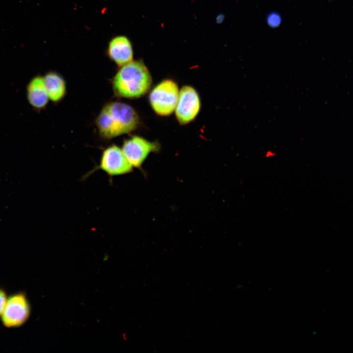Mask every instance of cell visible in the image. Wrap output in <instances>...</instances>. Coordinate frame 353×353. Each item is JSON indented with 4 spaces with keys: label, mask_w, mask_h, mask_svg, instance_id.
<instances>
[{
    "label": "cell",
    "mask_w": 353,
    "mask_h": 353,
    "mask_svg": "<svg viewBox=\"0 0 353 353\" xmlns=\"http://www.w3.org/2000/svg\"><path fill=\"white\" fill-rule=\"evenodd\" d=\"M179 90L176 82L171 79H164L150 92L149 102L156 114L169 116L175 110Z\"/></svg>",
    "instance_id": "3957f363"
},
{
    "label": "cell",
    "mask_w": 353,
    "mask_h": 353,
    "mask_svg": "<svg viewBox=\"0 0 353 353\" xmlns=\"http://www.w3.org/2000/svg\"><path fill=\"white\" fill-rule=\"evenodd\" d=\"M27 98L30 104L35 110H42L47 106L49 98L43 77L38 75L30 80L27 86Z\"/></svg>",
    "instance_id": "9c48e42d"
},
{
    "label": "cell",
    "mask_w": 353,
    "mask_h": 353,
    "mask_svg": "<svg viewBox=\"0 0 353 353\" xmlns=\"http://www.w3.org/2000/svg\"><path fill=\"white\" fill-rule=\"evenodd\" d=\"M200 109V98L196 89L191 86H183L175 110L177 121L181 125L189 123L196 118Z\"/></svg>",
    "instance_id": "52a82bcc"
},
{
    "label": "cell",
    "mask_w": 353,
    "mask_h": 353,
    "mask_svg": "<svg viewBox=\"0 0 353 353\" xmlns=\"http://www.w3.org/2000/svg\"><path fill=\"white\" fill-rule=\"evenodd\" d=\"M43 79L49 99L54 102L60 101L66 93V82L63 77L54 71H50Z\"/></svg>",
    "instance_id": "30bf717a"
},
{
    "label": "cell",
    "mask_w": 353,
    "mask_h": 353,
    "mask_svg": "<svg viewBox=\"0 0 353 353\" xmlns=\"http://www.w3.org/2000/svg\"><path fill=\"white\" fill-rule=\"evenodd\" d=\"M121 149L132 166L143 172L144 162L150 153L160 151V145L157 141H150L142 137L133 135L124 141Z\"/></svg>",
    "instance_id": "8992f818"
},
{
    "label": "cell",
    "mask_w": 353,
    "mask_h": 353,
    "mask_svg": "<svg viewBox=\"0 0 353 353\" xmlns=\"http://www.w3.org/2000/svg\"><path fill=\"white\" fill-rule=\"evenodd\" d=\"M133 168L122 149L113 144L103 150L99 164L84 175L82 179H86L92 174L99 170H102L109 177L112 178L131 173L133 172Z\"/></svg>",
    "instance_id": "277c9868"
},
{
    "label": "cell",
    "mask_w": 353,
    "mask_h": 353,
    "mask_svg": "<svg viewBox=\"0 0 353 353\" xmlns=\"http://www.w3.org/2000/svg\"><path fill=\"white\" fill-rule=\"evenodd\" d=\"M281 21L280 15L276 12L270 13L266 18L267 25L272 28H276L279 26Z\"/></svg>",
    "instance_id": "8fae6325"
},
{
    "label": "cell",
    "mask_w": 353,
    "mask_h": 353,
    "mask_svg": "<svg viewBox=\"0 0 353 353\" xmlns=\"http://www.w3.org/2000/svg\"><path fill=\"white\" fill-rule=\"evenodd\" d=\"M152 77L141 60H132L121 66L112 79L116 97L138 99L146 94L152 84Z\"/></svg>",
    "instance_id": "7a4b0ae2"
},
{
    "label": "cell",
    "mask_w": 353,
    "mask_h": 353,
    "mask_svg": "<svg viewBox=\"0 0 353 353\" xmlns=\"http://www.w3.org/2000/svg\"><path fill=\"white\" fill-rule=\"evenodd\" d=\"M95 123L101 136L109 140L135 130L140 120L137 112L129 104L111 101L103 106Z\"/></svg>",
    "instance_id": "6da1fadb"
},
{
    "label": "cell",
    "mask_w": 353,
    "mask_h": 353,
    "mask_svg": "<svg viewBox=\"0 0 353 353\" xmlns=\"http://www.w3.org/2000/svg\"><path fill=\"white\" fill-rule=\"evenodd\" d=\"M224 18H225V16L223 14H219L216 18V21L217 23L221 24V23H223V22L224 20Z\"/></svg>",
    "instance_id": "5bb4252c"
},
{
    "label": "cell",
    "mask_w": 353,
    "mask_h": 353,
    "mask_svg": "<svg viewBox=\"0 0 353 353\" xmlns=\"http://www.w3.org/2000/svg\"><path fill=\"white\" fill-rule=\"evenodd\" d=\"M31 305L26 294L22 291L8 297L3 312L0 316L3 325L7 328H15L24 325L31 314Z\"/></svg>",
    "instance_id": "5b68a950"
},
{
    "label": "cell",
    "mask_w": 353,
    "mask_h": 353,
    "mask_svg": "<svg viewBox=\"0 0 353 353\" xmlns=\"http://www.w3.org/2000/svg\"><path fill=\"white\" fill-rule=\"evenodd\" d=\"M8 297L5 290L2 287H0V316L3 311Z\"/></svg>",
    "instance_id": "7c38bea8"
},
{
    "label": "cell",
    "mask_w": 353,
    "mask_h": 353,
    "mask_svg": "<svg viewBox=\"0 0 353 353\" xmlns=\"http://www.w3.org/2000/svg\"><path fill=\"white\" fill-rule=\"evenodd\" d=\"M276 155V152L272 150H268L265 153L266 158L272 157Z\"/></svg>",
    "instance_id": "4fadbf2b"
},
{
    "label": "cell",
    "mask_w": 353,
    "mask_h": 353,
    "mask_svg": "<svg viewBox=\"0 0 353 353\" xmlns=\"http://www.w3.org/2000/svg\"><path fill=\"white\" fill-rule=\"evenodd\" d=\"M107 54L119 67L132 61L133 50L130 40L124 35L113 37L108 44Z\"/></svg>",
    "instance_id": "ba28073f"
}]
</instances>
